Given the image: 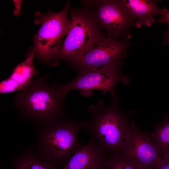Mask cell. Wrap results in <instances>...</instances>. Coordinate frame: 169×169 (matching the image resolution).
<instances>
[{
  "label": "cell",
  "instance_id": "9a60e30c",
  "mask_svg": "<svg viewBox=\"0 0 169 169\" xmlns=\"http://www.w3.org/2000/svg\"><path fill=\"white\" fill-rule=\"evenodd\" d=\"M105 169H141L126 161L119 155H107L105 162Z\"/></svg>",
  "mask_w": 169,
  "mask_h": 169
},
{
  "label": "cell",
  "instance_id": "2e32d148",
  "mask_svg": "<svg viewBox=\"0 0 169 169\" xmlns=\"http://www.w3.org/2000/svg\"><path fill=\"white\" fill-rule=\"evenodd\" d=\"M160 23H165L169 26V9H161L160 17L157 21Z\"/></svg>",
  "mask_w": 169,
  "mask_h": 169
},
{
  "label": "cell",
  "instance_id": "7c38bea8",
  "mask_svg": "<svg viewBox=\"0 0 169 169\" xmlns=\"http://www.w3.org/2000/svg\"><path fill=\"white\" fill-rule=\"evenodd\" d=\"M135 22L134 26L139 28L150 27L155 22L154 17L160 15L161 9L153 0H122Z\"/></svg>",
  "mask_w": 169,
  "mask_h": 169
},
{
  "label": "cell",
  "instance_id": "8fae6325",
  "mask_svg": "<svg viewBox=\"0 0 169 169\" xmlns=\"http://www.w3.org/2000/svg\"><path fill=\"white\" fill-rule=\"evenodd\" d=\"M34 57L33 49L26 59L14 68L10 76L0 82V93L18 92L27 88L31 84L33 77L38 73L33 64Z\"/></svg>",
  "mask_w": 169,
  "mask_h": 169
},
{
  "label": "cell",
  "instance_id": "4fadbf2b",
  "mask_svg": "<svg viewBox=\"0 0 169 169\" xmlns=\"http://www.w3.org/2000/svg\"><path fill=\"white\" fill-rule=\"evenodd\" d=\"M14 169H59L55 164L38 158L34 148L29 146L13 160Z\"/></svg>",
  "mask_w": 169,
  "mask_h": 169
},
{
  "label": "cell",
  "instance_id": "e0dca14e",
  "mask_svg": "<svg viewBox=\"0 0 169 169\" xmlns=\"http://www.w3.org/2000/svg\"><path fill=\"white\" fill-rule=\"evenodd\" d=\"M157 169H169V154H165L163 156Z\"/></svg>",
  "mask_w": 169,
  "mask_h": 169
},
{
  "label": "cell",
  "instance_id": "5bb4252c",
  "mask_svg": "<svg viewBox=\"0 0 169 169\" xmlns=\"http://www.w3.org/2000/svg\"><path fill=\"white\" fill-rule=\"evenodd\" d=\"M151 137L159 152L163 156L169 154V117L165 116L157 125Z\"/></svg>",
  "mask_w": 169,
  "mask_h": 169
},
{
  "label": "cell",
  "instance_id": "7a4b0ae2",
  "mask_svg": "<svg viewBox=\"0 0 169 169\" xmlns=\"http://www.w3.org/2000/svg\"><path fill=\"white\" fill-rule=\"evenodd\" d=\"M48 77L46 74L33 79L14 96L13 104L22 118L41 124L66 117L64 98L59 92V85L48 83Z\"/></svg>",
  "mask_w": 169,
  "mask_h": 169
},
{
  "label": "cell",
  "instance_id": "9c48e42d",
  "mask_svg": "<svg viewBox=\"0 0 169 169\" xmlns=\"http://www.w3.org/2000/svg\"><path fill=\"white\" fill-rule=\"evenodd\" d=\"M130 44L128 39L119 41L106 37L71 65L79 72L94 70L106 65L121 66Z\"/></svg>",
  "mask_w": 169,
  "mask_h": 169
},
{
  "label": "cell",
  "instance_id": "ac0fdd59",
  "mask_svg": "<svg viewBox=\"0 0 169 169\" xmlns=\"http://www.w3.org/2000/svg\"><path fill=\"white\" fill-rule=\"evenodd\" d=\"M15 9L13 11V14L15 16L19 15L21 13L22 4L21 0H13Z\"/></svg>",
  "mask_w": 169,
  "mask_h": 169
},
{
  "label": "cell",
  "instance_id": "8992f818",
  "mask_svg": "<svg viewBox=\"0 0 169 169\" xmlns=\"http://www.w3.org/2000/svg\"><path fill=\"white\" fill-rule=\"evenodd\" d=\"M120 67L109 65L94 70L79 72L73 80L59 85V93L65 98L70 91L79 90L81 95L87 97L92 95L94 90H100L103 94L110 92L111 100L118 104L115 85L118 82L126 85L129 82L128 77L121 73Z\"/></svg>",
  "mask_w": 169,
  "mask_h": 169
},
{
  "label": "cell",
  "instance_id": "30bf717a",
  "mask_svg": "<svg viewBox=\"0 0 169 169\" xmlns=\"http://www.w3.org/2000/svg\"><path fill=\"white\" fill-rule=\"evenodd\" d=\"M107 155L97 141L90 137L87 145L75 152L62 169H105Z\"/></svg>",
  "mask_w": 169,
  "mask_h": 169
},
{
  "label": "cell",
  "instance_id": "3957f363",
  "mask_svg": "<svg viewBox=\"0 0 169 169\" xmlns=\"http://www.w3.org/2000/svg\"><path fill=\"white\" fill-rule=\"evenodd\" d=\"M112 100L107 106L98 100L90 105L87 111L90 114L83 121V129L89 131L90 137L99 143L107 155L115 156L121 150L131 127L129 117Z\"/></svg>",
  "mask_w": 169,
  "mask_h": 169
},
{
  "label": "cell",
  "instance_id": "277c9868",
  "mask_svg": "<svg viewBox=\"0 0 169 169\" xmlns=\"http://www.w3.org/2000/svg\"><path fill=\"white\" fill-rule=\"evenodd\" d=\"M70 25L62 44L58 59L71 65L106 37L90 10L69 6Z\"/></svg>",
  "mask_w": 169,
  "mask_h": 169
},
{
  "label": "cell",
  "instance_id": "6da1fadb",
  "mask_svg": "<svg viewBox=\"0 0 169 169\" xmlns=\"http://www.w3.org/2000/svg\"><path fill=\"white\" fill-rule=\"evenodd\" d=\"M36 142L34 152L41 160L62 168L72 156L83 145L78 138L83 122L66 117L44 124H34Z\"/></svg>",
  "mask_w": 169,
  "mask_h": 169
},
{
  "label": "cell",
  "instance_id": "ba28073f",
  "mask_svg": "<svg viewBox=\"0 0 169 169\" xmlns=\"http://www.w3.org/2000/svg\"><path fill=\"white\" fill-rule=\"evenodd\" d=\"M130 132L119 155L141 169H157L162 158L150 135L140 130L132 120Z\"/></svg>",
  "mask_w": 169,
  "mask_h": 169
},
{
  "label": "cell",
  "instance_id": "5b68a950",
  "mask_svg": "<svg viewBox=\"0 0 169 169\" xmlns=\"http://www.w3.org/2000/svg\"><path fill=\"white\" fill-rule=\"evenodd\" d=\"M69 2L58 12H49L38 17L40 28L34 38V56L49 66L56 65L64 37L66 35L70 23L68 17Z\"/></svg>",
  "mask_w": 169,
  "mask_h": 169
},
{
  "label": "cell",
  "instance_id": "52a82bcc",
  "mask_svg": "<svg viewBox=\"0 0 169 169\" xmlns=\"http://www.w3.org/2000/svg\"><path fill=\"white\" fill-rule=\"evenodd\" d=\"M91 11L101 30L107 37L118 40L130 39V29L134 19L121 0H95L81 1Z\"/></svg>",
  "mask_w": 169,
  "mask_h": 169
},
{
  "label": "cell",
  "instance_id": "d6986e66",
  "mask_svg": "<svg viewBox=\"0 0 169 169\" xmlns=\"http://www.w3.org/2000/svg\"><path fill=\"white\" fill-rule=\"evenodd\" d=\"M164 34V38L163 44H167L169 46V26Z\"/></svg>",
  "mask_w": 169,
  "mask_h": 169
}]
</instances>
